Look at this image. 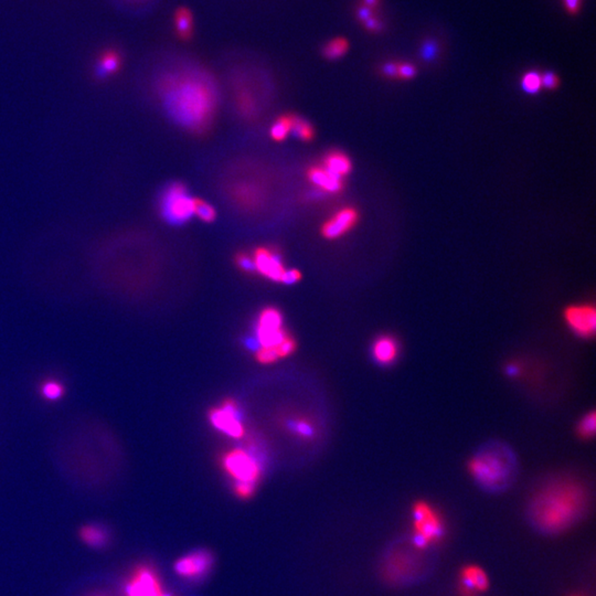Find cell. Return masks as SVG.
I'll return each mask as SVG.
<instances>
[{"mask_svg": "<svg viewBox=\"0 0 596 596\" xmlns=\"http://www.w3.org/2000/svg\"><path fill=\"white\" fill-rule=\"evenodd\" d=\"M237 266H239L241 270L244 271V272L252 273L255 271V265L254 261H253V257L245 254V253H241V254L237 255Z\"/></svg>", "mask_w": 596, "mask_h": 596, "instance_id": "obj_31", "label": "cell"}, {"mask_svg": "<svg viewBox=\"0 0 596 596\" xmlns=\"http://www.w3.org/2000/svg\"><path fill=\"white\" fill-rule=\"evenodd\" d=\"M255 358H257V360L259 362V364H274L275 361L280 359L279 356H277L274 348L265 347H259V349L257 350Z\"/></svg>", "mask_w": 596, "mask_h": 596, "instance_id": "obj_29", "label": "cell"}, {"mask_svg": "<svg viewBox=\"0 0 596 596\" xmlns=\"http://www.w3.org/2000/svg\"><path fill=\"white\" fill-rule=\"evenodd\" d=\"M400 342L391 334H381L374 340L371 347L372 358L381 367H391L399 359Z\"/></svg>", "mask_w": 596, "mask_h": 596, "instance_id": "obj_15", "label": "cell"}, {"mask_svg": "<svg viewBox=\"0 0 596 596\" xmlns=\"http://www.w3.org/2000/svg\"><path fill=\"white\" fill-rule=\"evenodd\" d=\"M83 596H115L112 592L108 590L95 589L92 591L86 592Z\"/></svg>", "mask_w": 596, "mask_h": 596, "instance_id": "obj_37", "label": "cell"}, {"mask_svg": "<svg viewBox=\"0 0 596 596\" xmlns=\"http://www.w3.org/2000/svg\"><path fill=\"white\" fill-rule=\"evenodd\" d=\"M359 215L354 208H344L334 213L325 225H322V235L327 239L334 240L342 237L356 225Z\"/></svg>", "mask_w": 596, "mask_h": 596, "instance_id": "obj_14", "label": "cell"}, {"mask_svg": "<svg viewBox=\"0 0 596 596\" xmlns=\"http://www.w3.org/2000/svg\"><path fill=\"white\" fill-rule=\"evenodd\" d=\"M467 468L473 482L482 492L500 495L514 486L520 465L510 445L499 439H490L475 451Z\"/></svg>", "mask_w": 596, "mask_h": 596, "instance_id": "obj_4", "label": "cell"}, {"mask_svg": "<svg viewBox=\"0 0 596 596\" xmlns=\"http://www.w3.org/2000/svg\"><path fill=\"white\" fill-rule=\"evenodd\" d=\"M120 53L115 50H108L103 52L99 57L96 67H95V75L100 79H105L118 72L120 67Z\"/></svg>", "mask_w": 596, "mask_h": 596, "instance_id": "obj_21", "label": "cell"}, {"mask_svg": "<svg viewBox=\"0 0 596 596\" xmlns=\"http://www.w3.org/2000/svg\"><path fill=\"white\" fill-rule=\"evenodd\" d=\"M463 578H464L467 585L471 586L473 589H483L487 584L484 572L480 569H477V568H469V569L465 570Z\"/></svg>", "mask_w": 596, "mask_h": 596, "instance_id": "obj_26", "label": "cell"}, {"mask_svg": "<svg viewBox=\"0 0 596 596\" xmlns=\"http://www.w3.org/2000/svg\"><path fill=\"white\" fill-rule=\"evenodd\" d=\"M157 92L168 116L181 128L201 132L213 122L219 94L209 73L185 69L162 75Z\"/></svg>", "mask_w": 596, "mask_h": 596, "instance_id": "obj_1", "label": "cell"}, {"mask_svg": "<svg viewBox=\"0 0 596 596\" xmlns=\"http://www.w3.org/2000/svg\"><path fill=\"white\" fill-rule=\"evenodd\" d=\"M522 88L529 94H536L541 89V75L536 72H529L524 75Z\"/></svg>", "mask_w": 596, "mask_h": 596, "instance_id": "obj_28", "label": "cell"}, {"mask_svg": "<svg viewBox=\"0 0 596 596\" xmlns=\"http://www.w3.org/2000/svg\"><path fill=\"white\" fill-rule=\"evenodd\" d=\"M174 21H175L176 35L180 40H190L193 33V16L189 8L185 6L177 8L174 13Z\"/></svg>", "mask_w": 596, "mask_h": 596, "instance_id": "obj_19", "label": "cell"}, {"mask_svg": "<svg viewBox=\"0 0 596 596\" xmlns=\"http://www.w3.org/2000/svg\"><path fill=\"white\" fill-rule=\"evenodd\" d=\"M589 493L575 479L560 477L534 493L526 509L529 527L541 536L566 532L585 516Z\"/></svg>", "mask_w": 596, "mask_h": 596, "instance_id": "obj_2", "label": "cell"}, {"mask_svg": "<svg viewBox=\"0 0 596 596\" xmlns=\"http://www.w3.org/2000/svg\"><path fill=\"white\" fill-rule=\"evenodd\" d=\"M291 134L294 137L303 140V142H310L314 138L315 132L314 128L308 120L305 118H300V116H295L292 115V128H291Z\"/></svg>", "mask_w": 596, "mask_h": 596, "instance_id": "obj_23", "label": "cell"}, {"mask_svg": "<svg viewBox=\"0 0 596 596\" xmlns=\"http://www.w3.org/2000/svg\"><path fill=\"white\" fill-rule=\"evenodd\" d=\"M413 519L417 528L415 534L435 544V540L442 534V524L434 510L425 502H417L413 508Z\"/></svg>", "mask_w": 596, "mask_h": 596, "instance_id": "obj_12", "label": "cell"}, {"mask_svg": "<svg viewBox=\"0 0 596 596\" xmlns=\"http://www.w3.org/2000/svg\"><path fill=\"white\" fill-rule=\"evenodd\" d=\"M563 318L569 330L582 339H590L595 334L596 310L593 305H570L564 310Z\"/></svg>", "mask_w": 596, "mask_h": 596, "instance_id": "obj_10", "label": "cell"}, {"mask_svg": "<svg viewBox=\"0 0 596 596\" xmlns=\"http://www.w3.org/2000/svg\"><path fill=\"white\" fill-rule=\"evenodd\" d=\"M67 393L65 384L57 378H47L39 384V394L41 399L47 403H57Z\"/></svg>", "mask_w": 596, "mask_h": 596, "instance_id": "obj_20", "label": "cell"}, {"mask_svg": "<svg viewBox=\"0 0 596 596\" xmlns=\"http://www.w3.org/2000/svg\"><path fill=\"white\" fill-rule=\"evenodd\" d=\"M255 271L262 276L274 282H281L285 269L282 257L277 251L267 247H259L253 254Z\"/></svg>", "mask_w": 596, "mask_h": 596, "instance_id": "obj_13", "label": "cell"}, {"mask_svg": "<svg viewBox=\"0 0 596 596\" xmlns=\"http://www.w3.org/2000/svg\"><path fill=\"white\" fill-rule=\"evenodd\" d=\"M215 566L213 553L205 549L196 550L181 556L175 566L176 574L180 579L189 582L205 580Z\"/></svg>", "mask_w": 596, "mask_h": 596, "instance_id": "obj_8", "label": "cell"}, {"mask_svg": "<svg viewBox=\"0 0 596 596\" xmlns=\"http://www.w3.org/2000/svg\"><path fill=\"white\" fill-rule=\"evenodd\" d=\"M307 177L316 189L324 193H338L344 188V179L334 175L324 166H313L307 172Z\"/></svg>", "mask_w": 596, "mask_h": 596, "instance_id": "obj_17", "label": "cell"}, {"mask_svg": "<svg viewBox=\"0 0 596 596\" xmlns=\"http://www.w3.org/2000/svg\"><path fill=\"white\" fill-rule=\"evenodd\" d=\"M560 80L554 73L548 72L541 75V84L544 88L553 90L559 86Z\"/></svg>", "mask_w": 596, "mask_h": 596, "instance_id": "obj_34", "label": "cell"}, {"mask_svg": "<svg viewBox=\"0 0 596 596\" xmlns=\"http://www.w3.org/2000/svg\"><path fill=\"white\" fill-rule=\"evenodd\" d=\"M288 334L283 328V316L280 310L267 307L261 312L257 326V340L259 347L275 349Z\"/></svg>", "mask_w": 596, "mask_h": 596, "instance_id": "obj_9", "label": "cell"}, {"mask_svg": "<svg viewBox=\"0 0 596 596\" xmlns=\"http://www.w3.org/2000/svg\"><path fill=\"white\" fill-rule=\"evenodd\" d=\"M209 419L211 424L223 434L232 439L244 437L245 427L240 420L239 409L233 400H227L221 407L211 410Z\"/></svg>", "mask_w": 596, "mask_h": 596, "instance_id": "obj_11", "label": "cell"}, {"mask_svg": "<svg viewBox=\"0 0 596 596\" xmlns=\"http://www.w3.org/2000/svg\"><path fill=\"white\" fill-rule=\"evenodd\" d=\"M417 74V69L415 65L409 64V63H401L398 64V75L399 78L403 80H410V79L415 78Z\"/></svg>", "mask_w": 596, "mask_h": 596, "instance_id": "obj_32", "label": "cell"}, {"mask_svg": "<svg viewBox=\"0 0 596 596\" xmlns=\"http://www.w3.org/2000/svg\"><path fill=\"white\" fill-rule=\"evenodd\" d=\"M322 166L334 175L342 178L349 175L352 169V162L344 152L332 150L322 159Z\"/></svg>", "mask_w": 596, "mask_h": 596, "instance_id": "obj_18", "label": "cell"}, {"mask_svg": "<svg viewBox=\"0 0 596 596\" xmlns=\"http://www.w3.org/2000/svg\"><path fill=\"white\" fill-rule=\"evenodd\" d=\"M379 3V0H364V4L362 5L367 6V7L372 8L376 7Z\"/></svg>", "mask_w": 596, "mask_h": 596, "instance_id": "obj_38", "label": "cell"}, {"mask_svg": "<svg viewBox=\"0 0 596 596\" xmlns=\"http://www.w3.org/2000/svg\"><path fill=\"white\" fill-rule=\"evenodd\" d=\"M123 596H174L166 593L159 573L150 563H138L128 573Z\"/></svg>", "mask_w": 596, "mask_h": 596, "instance_id": "obj_7", "label": "cell"}, {"mask_svg": "<svg viewBox=\"0 0 596 596\" xmlns=\"http://www.w3.org/2000/svg\"><path fill=\"white\" fill-rule=\"evenodd\" d=\"M580 3H581L580 0H564V5H566V9L571 13H578Z\"/></svg>", "mask_w": 596, "mask_h": 596, "instance_id": "obj_35", "label": "cell"}, {"mask_svg": "<svg viewBox=\"0 0 596 596\" xmlns=\"http://www.w3.org/2000/svg\"><path fill=\"white\" fill-rule=\"evenodd\" d=\"M79 538L85 546L92 549L102 550L110 546L112 534L108 526L100 522H91L79 529Z\"/></svg>", "mask_w": 596, "mask_h": 596, "instance_id": "obj_16", "label": "cell"}, {"mask_svg": "<svg viewBox=\"0 0 596 596\" xmlns=\"http://www.w3.org/2000/svg\"><path fill=\"white\" fill-rule=\"evenodd\" d=\"M435 544L415 534L394 538L386 546L379 560L381 579L394 587H412L427 581L437 568Z\"/></svg>", "mask_w": 596, "mask_h": 596, "instance_id": "obj_3", "label": "cell"}, {"mask_svg": "<svg viewBox=\"0 0 596 596\" xmlns=\"http://www.w3.org/2000/svg\"><path fill=\"white\" fill-rule=\"evenodd\" d=\"M292 115H283L275 120L271 128L270 135L276 142H282L291 134Z\"/></svg>", "mask_w": 596, "mask_h": 596, "instance_id": "obj_24", "label": "cell"}, {"mask_svg": "<svg viewBox=\"0 0 596 596\" xmlns=\"http://www.w3.org/2000/svg\"><path fill=\"white\" fill-rule=\"evenodd\" d=\"M225 472L232 478L235 485H251L257 487L262 475L259 461L249 451L235 449L227 451L221 459Z\"/></svg>", "mask_w": 596, "mask_h": 596, "instance_id": "obj_6", "label": "cell"}, {"mask_svg": "<svg viewBox=\"0 0 596 596\" xmlns=\"http://www.w3.org/2000/svg\"><path fill=\"white\" fill-rule=\"evenodd\" d=\"M578 435L581 439H592L595 434L596 431V417L595 412L591 411L586 413L583 417H581L579 423H578Z\"/></svg>", "mask_w": 596, "mask_h": 596, "instance_id": "obj_25", "label": "cell"}, {"mask_svg": "<svg viewBox=\"0 0 596 596\" xmlns=\"http://www.w3.org/2000/svg\"><path fill=\"white\" fill-rule=\"evenodd\" d=\"M300 280H302V273L298 270L292 269V270H285L284 274H283L282 279H281V283L292 285L295 284V283L300 282Z\"/></svg>", "mask_w": 596, "mask_h": 596, "instance_id": "obj_33", "label": "cell"}, {"mask_svg": "<svg viewBox=\"0 0 596 596\" xmlns=\"http://www.w3.org/2000/svg\"><path fill=\"white\" fill-rule=\"evenodd\" d=\"M195 198L187 188L175 182L168 186L159 198V213L162 219L172 225H181L195 215Z\"/></svg>", "mask_w": 596, "mask_h": 596, "instance_id": "obj_5", "label": "cell"}, {"mask_svg": "<svg viewBox=\"0 0 596 596\" xmlns=\"http://www.w3.org/2000/svg\"><path fill=\"white\" fill-rule=\"evenodd\" d=\"M292 429H294L295 433L303 437H310L314 435V429H313L312 424L305 420H297V421L293 422Z\"/></svg>", "mask_w": 596, "mask_h": 596, "instance_id": "obj_30", "label": "cell"}, {"mask_svg": "<svg viewBox=\"0 0 596 596\" xmlns=\"http://www.w3.org/2000/svg\"><path fill=\"white\" fill-rule=\"evenodd\" d=\"M349 50V41L344 37H336L327 41L322 53L328 60H338Z\"/></svg>", "mask_w": 596, "mask_h": 596, "instance_id": "obj_22", "label": "cell"}, {"mask_svg": "<svg viewBox=\"0 0 596 596\" xmlns=\"http://www.w3.org/2000/svg\"><path fill=\"white\" fill-rule=\"evenodd\" d=\"M195 215H197L203 223H213L217 218L215 208L210 203H206L203 200L196 199Z\"/></svg>", "mask_w": 596, "mask_h": 596, "instance_id": "obj_27", "label": "cell"}, {"mask_svg": "<svg viewBox=\"0 0 596 596\" xmlns=\"http://www.w3.org/2000/svg\"><path fill=\"white\" fill-rule=\"evenodd\" d=\"M383 73L388 77H397L398 75V64L397 63H388L383 67Z\"/></svg>", "mask_w": 596, "mask_h": 596, "instance_id": "obj_36", "label": "cell"}]
</instances>
